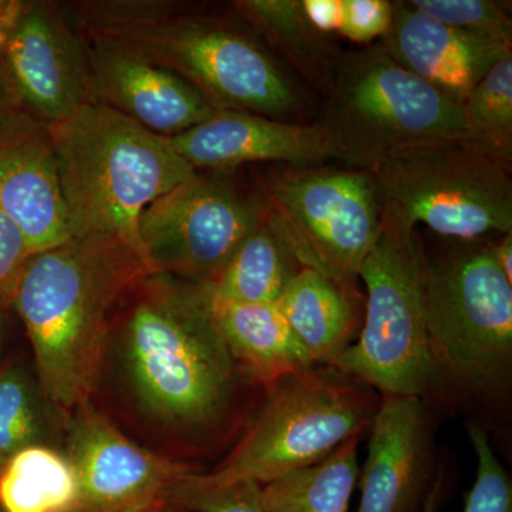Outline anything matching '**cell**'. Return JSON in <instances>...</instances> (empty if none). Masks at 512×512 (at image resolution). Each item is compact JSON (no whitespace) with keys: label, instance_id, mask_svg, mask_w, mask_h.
Instances as JSON below:
<instances>
[{"label":"cell","instance_id":"cell-11","mask_svg":"<svg viewBox=\"0 0 512 512\" xmlns=\"http://www.w3.org/2000/svg\"><path fill=\"white\" fill-rule=\"evenodd\" d=\"M266 215L235 170L197 171L143 212L138 234L154 274L210 286Z\"/></svg>","mask_w":512,"mask_h":512},{"label":"cell","instance_id":"cell-16","mask_svg":"<svg viewBox=\"0 0 512 512\" xmlns=\"http://www.w3.org/2000/svg\"><path fill=\"white\" fill-rule=\"evenodd\" d=\"M369 429L356 512H420L436 478H431L426 400L382 394Z\"/></svg>","mask_w":512,"mask_h":512},{"label":"cell","instance_id":"cell-19","mask_svg":"<svg viewBox=\"0 0 512 512\" xmlns=\"http://www.w3.org/2000/svg\"><path fill=\"white\" fill-rule=\"evenodd\" d=\"M215 318L239 367L256 382L272 384L315 366L275 303L241 305L211 295Z\"/></svg>","mask_w":512,"mask_h":512},{"label":"cell","instance_id":"cell-26","mask_svg":"<svg viewBox=\"0 0 512 512\" xmlns=\"http://www.w3.org/2000/svg\"><path fill=\"white\" fill-rule=\"evenodd\" d=\"M46 406L52 403L25 372L0 370V468L23 448L46 444L52 427Z\"/></svg>","mask_w":512,"mask_h":512},{"label":"cell","instance_id":"cell-12","mask_svg":"<svg viewBox=\"0 0 512 512\" xmlns=\"http://www.w3.org/2000/svg\"><path fill=\"white\" fill-rule=\"evenodd\" d=\"M66 457L79 485L70 512H153L191 468L138 446L86 403L70 413Z\"/></svg>","mask_w":512,"mask_h":512},{"label":"cell","instance_id":"cell-36","mask_svg":"<svg viewBox=\"0 0 512 512\" xmlns=\"http://www.w3.org/2000/svg\"><path fill=\"white\" fill-rule=\"evenodd\" d=\"M13 100H15V96H13L12 89H10L8 77H6L5 72H3V67L0 66V117H2L6 111L12 109Z\"/></svg>","mask_w":512,"mask_h":512},{"label":"cell","instance_id":"cell-38","mask_svg":"<svg viewBox=\"0 0 512 512\" xmlns=\"http://www.w3.org/2000/svg\"><path fill=\"white\" fill-rule=\"evenodd\" d=\"M2 336H3V319H2V315H0V340H2Z\"/></svg>","mask_w":512,"mask_h":512},{"label":"cell","instance_id":"cell-25","mask_svg":"<svg viewBox=\"0 0 512 512\" xmlns=\"http://www.w3.org/2000/svg\"><path fill=\"white\" fill-rule=\"evenodd\" d=\"M467 140L512 161V55L485 74L461 103Z\"/></svg>","mask_w":512,"mask_h":512},{"label":"cell","instance_id":"cell-8","mask_svg":"<svg viewBox=\"0 0 512 512\" xmlns=\"http://www.w3.org/2000/svg\"><path fill=\"white\" fill-rule=\"evenodd\" d=\"M424 311L440 376L494 392L512 366V282L493 244L458 247L424 265Z\"/></svg>","mask_w":512,"mask_h":512},{"label":"cell","instance_id":"cell-18","mask_svg":"<svg viewBox=\"0 0 512 512\" xmlns=\"http://www.w3.org/2000/svg\"><path fill=\"white\" fill-rule=\"evenodd\" d=\"M379 42L400 66L460 106L495 64L512 55V46L450 28L409 2H393L392 23Z\"/></svg>","mask_w":512,"mask_h":512},{"label":"cell","instance_id":"cell-15","mask_svg":"<svg viewBox=\"0 0 512 512\" xmlns=\"http://www.w3.org/2000/svg\"><path fill=\"white\" fill-rule=\"evenodd\" d=\"M0 214L35 254L73 237L49 127L15 107L0 117Z\"/></svg>","mask_w":512,"mask_h":512},{"label":"cell","instance_id":"cell-29","mask_svg":"<svg viewBox=\"0 0 512 512\" xmlns=\"http://www.w3.org/2000/svg\"><path fill=\"white\" fill-rule=\"evenodd\" d=\"M468 436L478 467L476 481L466 495L464 512H512L511 478L495 456L487 430L470 424Z\"/></svg>","mask_w":512,"mask_h":512},{"label":"cell","instance_id":"cell-21","mask_svg":"<svg viewBox=\"0 0 512 512\" xmlns=\"http://www.w3.org/2000/svg\"><path fill=\"white\" fill-rule=\"evenodd\" d=\"M301 269L302 265L268 214L245 238L208 289L218 301L241 305L275 303Z\"/></svg>","mask_w":512,"mask_h":512},{"label":"cell","instance_id":"cell-2","mask_svg":"<svg viewBox=\"0 0 512 512\" xmlns=\"http://www.w3.org/2000/svg\"><path fill=\"white\" fill-rule=\"evenodd\" d=\"M121 328V357L141 409L165 426L204 433L234 406L239 367L208 286L148 275Z\"/></svg>","mask_w":512,"mask_h":512},{"label":"cell","instance_id":"cell-33","mask_svg":"<svg viewBox=\"0 0 512 512\" xmlns=\"http://www.w3.org/2000/svg\"><path fill=\"white\" fill-rule=\"evenodd\" d=\"M26 6L28 2L22 0H0V56L5 52Z\"/></svg>","mask_w":512,"mask_h":512},{"label":"cell","instance_id":"cell-13","mask_svg":"<svg viewBox=\"0 0 512 512\" xmlns=\"http://www.w3.org/2000/svg\"><path fill=\"white\" fill-rule=\"evenodd\" d=\"M2 57L13 96L46 126L96 103L87 47L49 3L28 2Z\"/></svg>","mask_w":512,"mask_h":512},{"label":"cell","instance_id":"cell-20","mask_svg":"<svg viewBox=\"0 0 512 512\" xmlns=\"http://www.w3.org/2000/svg\"><path fill=\"white\" fill-rule=\"evenodd\" d=\"M315 365L333 366L352 345L356 318L350 291L302 268L275 302Z\"/></svg>","mask_w":512,"mask_h":512},{"label":"cell","instance_id":"cell-5","mask_svg":"<svg viewBox=\"0 0 512 512\" xmlns=\"http://www.w3.org/2000/svg\"><path fill=\"white\" fill-rule=\"evenodd\" d=\"M380 402L372 387L336 367L315 365L279 380L245 436L202 484L261 485L313 466L370 426Z\"/></svg>","mask_w":512,"mask_h":512},{"label":"cell","instance_id":"cell-37","mask_svg":"<svg viewBox=\"0 0 512 512\" xmlns=\"http://www.w3.org/2000/svg\"><path fill=\"white\" fill-rule=\"evenodd\" d=\"M153 512H190V511L181 510V508L174 507V505L165 504L164 507L158 508V510L153 511Z\"/></svg>","mask_w":512,"mask_h":512},{"label":"cell","instance_id":"cell-14","mask_svg":"<svg viewBox=\"0 0 512 512\" xmlns=\"http://www.w3.org/2000/svg\"><path fill=\"white\" fill-rule=\"evenodd\" d=\"M92 36L87 55L94 100L167 138L217 114L180 74L153 62L126 42L110 36Z\"/></svg>","mask_w":512,"mask_h":512},{"label":"cell","instance_id":"cell-35","mask_svg":"<svg viewBox=\"0 0 512 512\" xmlns=\"http://www.w3.org/2000/svg\"><path fill=\"white\" fill-rule=\"evenodd\" d=\"M444 500V474L443 471L437 473L434 483L431 485L429 494L424 500L420 512H439Z\"/></svg>","mask_w":512,"mask_h":512},{"label":"cell","instance_id":"cell-4","mask_svg":"<svg viewBox=\"0 0 512 512\" xmlns=\"http://www.w3.org/2000/svg\"><path fill=\"white\" fill-rule=\"evenodd\" d=\"M320 123L338 161L369 173L410 148L467 140L460 104L400 66L380 42L339 57Z\"/></svg>","mask_w":512,"mask_h":512},{"label":"cell","instance_id":"cell-9","mask_svg":"<svg viewBox=\"0 0 512 512\" xmlns=\"http://www.w3.org/2000/svg\"><path fill=\"white\" fill-rule=\"evenodd\" d=\"M269 218L302 268L352 291L382 232L375 177L352 167H289L262 188Z\"/></svg>","mask_w":512,"mask_h":512},{"label":"cell","instance_id":"cell-28","mask_svg":"<svg viewBox=\"0 0 512 512\" xmlns=\"http://www.w3.org/2000/svg\"><path fill=\"white\" fill-rule=\"evenodd\" d=\"M261 491L262 485L254 481L210 485L190 473L171 488L167 504L190 512H269Z\"/></svg>","mask_w":512,"mask_h":512},{"label":"cell","instance_id":"cell-17","mask_svg":"<svg viewBox=\"0 0 512 512\" xmlns=\"http://www.w3.org/2000/svg\"><path fill=\"white\" fill-rule=\"evenodd\" d=\"M168 140L195 171L235 170L251 163L311 167L338 160L320 121L295 124L242 111H217L210 120Z\"/></svg>","mask_w":512,"mask_h":512},{"label":"cell","instance_id":"cell-39","mask_svg":"<svg viewBox=\"0 0 512 512\" xmlns=\"http://www.w3.org/2000/svg\"><path fill=\"white\" fill-rule=\"evenodd\" d=\"M3 468V467H2ZM2 468H0V473H2Z\"/></svg>","mask_w":512,"mask_h":512},{"label":"cell","instance_id":"cell-10","mask_svg":"<svg viewBox=\"0 0 512 512\" xmlns=\"http://www.w3.org/2000/svg\"><path fill=\"white\" fill-rule=\"evenodd\" d=\"M191 83L217 111L284 120L298 107L292 80L254 39L221 23L168 18L110 33Z\"/></svg>","mask_w":512,"mask_h":512},{"label":"cell","instance_id":"cell-24","mask_svg":"<svg viewBox=\"0 0 512 512\" xmlns=\"http://www.w3.org/2000/svg\"><path fill=\"white\" fill-rule=\"evenodd\" d=\"M234 6L299 72L329 86L339 56L329 36L306 18L303 0H239Z\"/></svg>","mask_w":512,"mask_h":512},{"label":"cell","instance_id":"cell-27","mask_svg":"<svg viewBox=\"0 0 512 512\" xmlns=\"http://www.w3.org/2000/svg\"><path fill=\"white\" fill-rule=\"evenodd\" d=\"M410 5L431 19L481 37L512 46L511 3L495 0H410Z\"/></svg>","mask_w":512,"mask_h":512},{"label":"cell","instance_id":"cell-40","mask_svg":"<svg viewBox=\"0 0 512 512\" xmlns=\"http://www.w3.org/2000/svg\"><path fill=\"white\" fill-rule=\"evenodd\" d=\"M0 512H3L2 510H0Z\"/></svg>","mask_w":512,"mask_h":512},{"label":"cell","instance_id":"cell-22","mask_svg":"<svg viewBox=\"0 0 512 512\" xmlns=\"http://www.w3.org/2000/svg\"><path fill=\"white\" fill-rule=\"evenodd\" d=\"M352 437L313 466L292 471L262 485L261 497L269 512H348L359 480L357 448Z\"/></svg>","mask_w":512,"mask_h":512},{"label":"cell","instance_id":"cell-30","mask_svg":"<svg viewBox=\"0 0 512 512\" xmlns=\"http://www.w3.org/2000/svg\"><path fill=\"white\" fill-rule=\"evenodd\" d=\"M392 16L393 2L389 0H340L338 33L355 43L382 40Z\"/></svg>","mask_w":512,"mask_h":512},{"label":"cell","instance_id":"cell-32","mask_svg":"<svg viewBox=\"0 0 512 512\" xmlns=\"http://www.w3.org/2000/svg\"><path fill=\"white\" fill-rule=\"evenodd\" d=\"M306 18L323 35L338 32L340 0H303Z\"/></svg>","mask_w":512,"mask_h":512},{"label":"cell","instance_id":"cell-31","mask_svg":"<svg viewBox=\"0 0 512 512\" xmlns=\"http://www.w3.org/2000/svg\"><path fill=\"white\" fill-rule=\"evenodd\" d=\"M33 254L25 235L0 214V309L13 305L20 276Z\"/></svg>","mask_w":512,"mask_h":512},{"label":"cell","instance_id":"cell-1","mask_svg":"<svg viewBox=\"0 0 512 512\" xmlns=\"http://www.w3.org/2000/svg\"><path fill=\"white\" fill-rule=\"evenodd\" d=\"M148 275L136 252L110 235L72 237L30 256L12 306L32 345L37 384L60 413L90 402L110 313Z\"/></svg>","mask_w":512,"mask_h":512},{"label":"cell","instance_id":"cell-3","mask_svg":"<svg viewBox=\"0 0 512 512\" xmlns=\"http://www.w3.org/2000/svg\"><path fill=\"white\" fill-rule=\"evenodd\" d=\"M47 127L73 237L120 239L154 274L138 222L154 201L197 171L167 137L99 101Z\"/></svg>","mask_w":512,"mask_h":512},{"label":"cell","instance_id":"cell-7","mask_svg":"<svg viewBox=\"0 0 512 512\" xmlns=\"http://www.w3.org/2000/svg\"><path fill=\"white\" fill-rule=\"evenodd\" d=\"M424 265L416 232L382 227L357 276L367 292L363 328L332 367L382 394L429 392L441 376L427 332Z\"/></svg>","mask_w":512,"mask_h":512},{"label":"cell","instance_id":"cell-6","mask_svg":"<svg viewBox=\"0 0 512 512\" xmlns=\"http://www.w3.org/2000/svg\"><path fill=\"white\" fill-rule=\"evenodd\" d=\"M382 227L476 242L512 232L511 164L460 140L402 151L372 173Z\"/></svg>","mask_w":512,"mask_h":512},{"label":"cell","instance_id":"cell-23","mask_svg":"<svg viewBox=\"0 0 512 512\" xmlns=\"http://www.w3.org/2000/svg\"><path fill=\"white\" fill-rule=\"evenodd\" d=\"M77 497L72 463L62 451L46 444L23 448L0 473L3 512H70Z\"/></svg>","mask_w":512,"mask_h":512},{"label":"cell","instance_id":"cell-34","mask_svg":"<svg viewBox=\"0 0 512 512\" xmlns=\"http://www.w3.org/2000/svg\"><path fill=\"white\" fill-rule=\"evenodd\" d=\"M493 254L501 271L512 282V232L503 235L501 241L493 244Z\"/></svg>","mask_w":512,"mask_h":512}]
</instances>
